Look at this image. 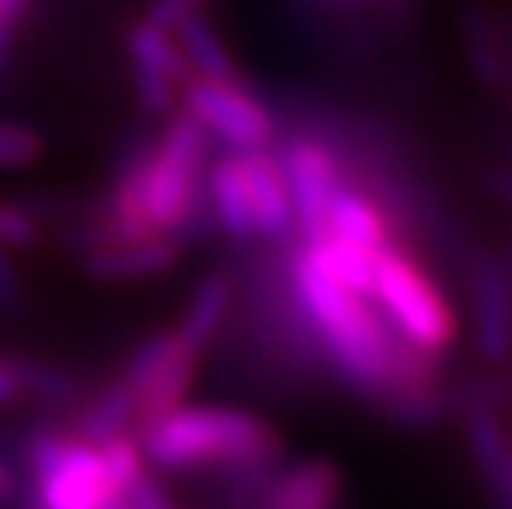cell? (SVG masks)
<instances>
[{
    "label": "cell",
    "mask_w": 512,
    "mask_h": 509,
    "mask_svg": "<svg viewBox=\"0 0 512 509\" xmlns=\"http://www.w3.org/2000/svg\"><path fill=\"white\" fill-rule=\"evenodd\" d=\"M294 295H298L304 314L311 318L314 331L328 344L337 367L367 394H380L394 387V371L400 354L410 348L400 341L384 314L367 295L337 285L308 255L294 258Z\"/></svg>",
    "instance_id": "1"
},
{
    "label": "cell",
    "mask_w": 512,
    "mask_h": 509,
    "mask_svg": "<svg viewBox=\"0 0 512 509\" xmlns=\"http://www.w3.org/2000/svg\"><path fill=\"white\" fill-rule=\"evenodd\" d=\"M146 467L189 473L205 467H261L281 450L278 430L248 410L219 404H179L136 430Z\"/></svg>",
    "instance_id": "2"
},
{
    "label": "cell",
    "mask_w": 512,
    "mask_h": 509,
    "mask_svg": "<svg viewBox=\"0 0 512 509\" xmlns=\"http://www.w3.org/2000/svg\"><path fill=\"white\" fill-rule=\"evenodd\" d=\"M370 301L390 331L423 354H440L456 338V314L433 278L407 252L387 245L377 255Z\"/></svg>",
    "instance_id": "3"
},
{
    "label": "cell",
    "mask_w": 512,
    "mask_h": 509,
    "mask_svg": "<svg viewBox=\"0 0 512 509\" xmlns=\"http://www.w3.org/2000/svg\"><path fill=\"white\" fill-rule=\"evenodd\" d=\"M34 509H110L119 493L103 467L100 447L76 433H34L27 443Z\"/></svg>",
    "instance_id": "4"
},
{
    "label": "cell",
    "mask_w": 512,
    "mask_h": 509,
    "mask_svg": "<svg viewBox=\"0 0 512 509\" xmlns=\"http://www.w3.org/2000/svg\"><path fill=\"white\" fill-rule=\"evenodd\" d=\"M179 106L205 129V136L219 139L235 153L265 149L275 136V119L265 103L255 100L238 80L189 77L179 93Z\"/></svg>",
    "instance_id": "5"
},
{
    "label": "cell",
    "mask_w": 512,
    "mask_h": 509,
    "mask_svg": "<svg viewBox=\"0 0 512 509\" xmlns=\"http://www.w3.org/2000/svg\"><path fill=\"white\" fill-rule=\"evenodd\" d=\"M278 166L285 176L294 225L304 235V242H318L328 232V209L334 192L341 189L334 153L314 139H294L278 156Z\"/></svg>",
    "instance_id": "6"
},
{
    "label": "cell",
    "mask_w": 512,
    "mask_h": 509,
    "mask_svg": "<svg viewBox=\"0 0 512 509\" xmlns=\"http://www.w3.org/2000/svg\"><path fill=\"white\" fill-rule=\"evenodd\" d=\"M126 53L143 113L166 119L172 110H179V93L192 73L185 67L176 37L169 30L149 24V20H139V24L129 27Z\"/></svg>",
    "instance_id": "7"
},
{
    "label": "cell",
    "mask_w": 512,
    "mask_h": 509,
    "mask_svg": "<svg viewBox=\"0 0 512 509\" xmlns=\"http://www.w3.org/2000/svg\"><path fill=\"white\" fill-rule=\"evenodd\" d=\"M473 334L489 361L512 354V285L496 258L473 265Z\"/></svg>",
    "instance_id": "8"
},
{
    "label": "cell",
    "mask_w": 512,
    "mask_h": 509,
    "mask_svg": "<svg viewBox=\"0 0 512 509\" xmlns=\"http://www.w3.org/2000/svg\"><path fill=\"white\" fill-rule=\"evenodd\" d=\"M182 242L172 235H146L83 252V272L96 281H139L169 272L179 262Z\"/></svg>",
    "instance_id": "9"
},
{
    "label": "cell",
    "mask_w": 512,
    "mask_h": 509,
    "mask_svg": "<svg viewBox=\"0 0 512 509\" xmlns=\"http://www.w3.org/2000/svg\"><path fill=\"white\" fill-rule=\"evenodd\" d=\"M205 205H209L212 222L219 225L225 235L232 238H252L255 235V219H252V202H248V186H245V169H242V153L228 149L225 156L205 166Z\"/></svg>",
    "instance_id": "10"
},
{
    "label": "cell",
    "mask_w": 512,
    "mask_h": 509,
    "mask_svg": "<svg viewBox=\"0 0 512 509\" xmlns=\"http://www.w3.org/2000/svg\"><path fill=\"white\" fill-rule=\"evenodd\" d=\"M242 169H245L248 202H252L255 235H265V238L288 235L294 219H291V202H288V189H285V176H281L278 156L268 153V146L245 149Z\"/></svg>",
    "instance_id": "11"
},
{
    "label": "cell",
    "mask_w": 512,
    "mask_h": 509,
    "mask_svg": "<svg viewBox=\"0 0 512 509\" xmlns=\"http://www.w3.org/2000/svg\"><path fill=\"white\" fill-rule=\"evenodd\" d=\"M199 364H202V351L189 348V344L179 338L166 361H162L143 381V387L136 391L133 430H143L146 424H152V420H159L162 414H169V410L185 404V394L192 391Z\"/></svg>",
    "instance_id": "12"
},
{
    "label": "cell",
    "mask_w": 512,
    "mask_h": 509,
    "mask_svg": "<svg viewBox=\"0 0 512 509\" xmlns=\"http://www.w3.org/2000/svg\"><path fill=\"white\" fill-rule=\"evenodd\" d=\"M466 440L476 470L489 486L496 509H512V440L489 410H473L466 420Z\"/></svg>",
    "instance_id": "13"
},
{
    "label": "cell",
    "mask_w": 512,
    "mask_h": 509,
    "mask_svg": "<svg viewBox=\"0 0 512 509\" xmlns=\"http://www.w3.org/2000/svg\"><path fill=\"white\" fill-rule=\"evenodd\" d=\"M337 496H341V473L331 460L314 457L281 470L265 493V509H334Z\"/></svg>",
    "instance_id": "14"
},
{
    "label": "cell",
    "mask_w": 512,
    "mask_h": 509,
    "mask_svg": "<svg viewBox=\"0 0 512 509\" xmlns=\"http://www.w3.org/2000/svg\"><path fill=\"white\" fill-rule=\"evenodd\" d=\"M172 37H176L182 57H185V67H189L192 77L199 80H238V70H235V60L228 47L222 43L219 30L209 17L199 10H189L176 30H172Z\"/></svg>",
    "instance_id": "15"
},
{
    "label": "cell",
    "mask_w": 512,
    "mask_h": 509,
    "mask_svg": "<svg viewBox=\"0 0 512 509\" xmlns=\"http://www.w3.org/2000/svg\"><path fill=\"white\" fill-rule=\"evenodd\" d=\"M228 308H232V278L225 272L205 275L199 285H195L189 305H185V314H182L176 334L189 344V348L205 354L212 338L222 331Z\"/></svg>",
    "instance_id": "16"
},
{
    "label": "cell",
    "mask_w": 512,
    "mask_h": 509,
    "mask_svg": "<svg viewBox=\"0 0 512 509\" xmlns=\"http://www.w3.org/2000/svg\"><path fill=\"white\" fill-rule=\"evenodd\" d=\"M324 235L337 238V242L367 248V252H380V248L390 245L387 222H384V215L377 212V205L347 186L334 192L331 209H328V232Z\"/></svg>",
    "instance_id": "17"
},
{
    "label": "cell",
    "mask_w": 512,
    "mask_h": 509,
    "mask_svg": "<svg viewBox=\"0 0 512 509\" xmlns=\"http://www.w3.org/2000/svg\"><path fill=\"white\" fill-rule=\"evenodd\" d=\"M301 252L308 255L324 275L334 278L337 285H344V288L357 291V295L370 298V285H374V265H377V255L384 252V248H380V252H367V248L337 242V238L324 235V238H318V242H304Z\"/></svg>",
    "instance_id": "18"
},
{
    "label": "cell",
    "mask_w": 512,
    "mask_h": 509,
    "mask_svg": "<svg viewBox=\"0 0 512 509\" xmlns=\"http://www.w3.org/2000/svg\"><path fill=\"white\" fill-rule=\"evenodd\" d=\"M136 424V394L123 381H113L76 420V437L100 447L123 433H133Z\"/></svg>",
    "instance_id": "19"
},
{
    "label": "cell",
    "mask_w": 512,
    "mask_h": 509,
    "mask_svg": "<svg viewBox=\"0 0 512 509\" xmlns=\"http://www.w3.org/2000/svg\"><path fill=\"white\" fill-rule=\"evenodd\" d=\"M43 235V219L34 205L17 199H0V245L10 252L34 248Z\"/></svg>",
    "instance_id": "20"
},
{
    "label": "cell",
    "mask_w": 512,
    "mask_h": 509,
    "mask_svg": "<svg viewBox=\"0 0 512 509\" xmlns=\"http://www.w3.org/2000/svg\"><path fill=\"white\" fill-rule=\"evenodd\" d=\"M17 371H20V387L24 397H43V400H63L73 394V377L67 371L43 361H20L17 357Z\"/></svg>",
    "instance_id": "21"
},
{
    "label": "cell",
    "mask_w": 512,
    "mask_h": 509,
    "mask_svg": "<svg viewBox=\"0 0 512 509\" xmlns=\"http://www.w3.org/2000/svg\"><path fill=\"white\" fill-rule=\"evenodd\" d=\"M40 136L30 126L20 123H0V169H20L30 166L40 156Z\"/></svg>",
    "instance_id": "22"
},
{
    "label": "cell",
    "mask_w": 512,
    "mask_h": 509,
    "mask_svg": "<svg viewBox=\"0 0 512 509\" xmlns=\"http://www.w3.org/2000/svg\"><path fill=\"white\" fill-rule=\"evenodd\" d=\"M27 291H24V275L17 268V258L10 248L0 245V311L14 314L20 305H24Z\"/></svg>",
    "instance_id": "23"
},
{
    "label": "cell",
    "mask_w": 512,
    "mask_h": 509,
    "mask_svg": "<svg viewBox=\"0 0 512 509\" xmlns=\"http://www.w3.org/2000/svg\"><path fill=\"white\" fill-rule=\"evenodd\" d=\"M119 506L123 509H176L166 496V490L149 476V470L139 476L133 486H126V493L119 496Z\"/></svg>",
    "instance_id": "24"
},
{
    "label": "cell",
    "mask_w": 512,
    "mask_h": 509,
    "mask_svg": "<svg viewBox=\"0 0 512 509\" xmlns=\"http://www.w3.org/2000/svg\"><path fill=\"white\" fill-rule=\"evenodd\" d=\"M27 0H0V67L10 57V43H14V27L24 14Z\"/></svg>",
    "instance_id": "25"
},
{
    "label": "cell",
    "mask_w": 512,
    "mask_h": 509,
    "mask_svg": "<svg viewBox=\"0 0 512 509\" xmlns=\"http://www.w3.org/2000/svg\"><path fill=\"white\" fill-rule=\"evenodd\" d=\"M20 397H24V387H20L17 357H0V407L14 404Z\"/></svg>",
    "instance_id": "26"
},
{
    "label": "cell",
    "mask_w": 512,
    "mask_h": 509,
    "mask_svg": "<svg viewBox=\"0 0 512 509\" xmlns=\"http://www.w3.org/2000/svg\"><path fill=\"white\" fill-rule=\"evenodd\" d=\"M14 493V473L4 460H0V500H7V496Z\"/></svg>",
    "instance_id": "27"
},
{
    "label": "cell",
    "mask_w": 512,
    "mask_h": 509,
    "mask_svg": "<svg viewBox=\"0 0 512 509\" xmlns=\"http://www.w3.org/2000/svg\"><path fill=\"white\" fill-rule=\"evenodd\" d=\"M182 7H189V10H199V7H205L209 0H179Z\"/></svg>",
    "instance_id": "28"
}]
</instances>
